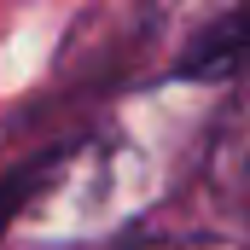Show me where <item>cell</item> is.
I'll list each match as a JSON object with an SVG mask.
<instances>
[{
  "label": "cell",
  "mask_w": 250,
  "mask_h": 250,
  "mask_svg": "<svg viewBox=\"0 0 250 250\" xmlns=\"http://www.w3.org/2000/svg\"><path fill=\"white\" fill-rule=\"evenodd\" d=\"M250 64V0L227 6L181 59V76H233Z\"/></svg>",
  "instance_id": "1"
},
{
  "label": "cell",
  "mask_w": 250,
  "mask_h": 250,
  "mask_svg": "<svg viewBox=\"0 0 250 250\" xmlns=\"http://www.w3.org/2000/svg\"><path fill=\"white\" fill-rule=\"evenodd\" d=\"M221 175H227V187L239 192L245 209H250V105L221 128Z\"/></svg>",
  "instance_id": "2"
},
{
  "label": "cell",
  "mask_w": 250,
  "mask_h": 250,
  "mask_svg": "<svg viewBox=\"0 0 250 250\" xmlns=\"http://www.w3.org/2000/svg\"><path fill=\"white\" fill-rule=\"evenodd\" d=\"M123 250H245V245H233V239H140Z\"/></svg>",
  "instance_id": "3"
}]
</instances>
